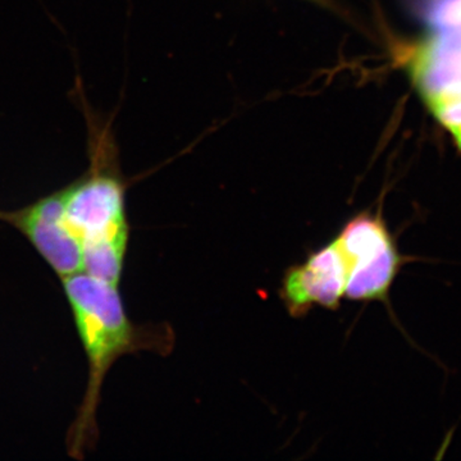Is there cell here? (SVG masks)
<instances>
[{
    "mask_svg": "<svg viewBox=\"0 0 461 461\" xmlns=\"http://www.w3.org/2000/svg\"><path fill=\"white\" fill-rule=\"evenodd\" d=\"M348 271L345 299L388 304L397 276L412 258L400 253L381 212H362L336 235Z\"/></svg>",
    "mask_w": 461,
    "mask_h": 461,
    "instance_id": "cell-4",
    "label": "cell"
},
{
    "mask_svg": "<svg viewBox=\"0 0 461 461\" xmlns=\"http://www.w3.org/2000/svg\"><path fill=\"white\" fill-rule=\"evenodd\" d=\"M63 291L87 362L83 402L67 436L69 456L83 460L98 438V414L103 387L115 362L127 354L150 350L167 354L175 335L165 326L132 323L117 285L84 272L62 278Z\"/></svg>",
    "mask_w": 461,
    "mask_h": 461,
    "instance_id": "cell-1",
    "label": "cell"
},
{
    "mask_svg": "<svg viewBox=\"0 0 461 461\" xmlns=\"http://www.w3.org/2000/svg\"><path fill=\"white\" fill-rule=\"evenodd\" d=\"M313 2L320 3V5H329L330 0H313Z\"/></svg>",
    "mask_w": 461,
    "mask_h": 461,
    "instance_id": "cell-7",
    "label": "cell"
},
{
    "mask_svg": "<svg viewBox=\"0 0 461 461\" xmlns=\"http://www.w3.org/2000/svg\"><path fill=\"white\" fill-rule=\"evenodd\" d=\"M89 168L62 189L66 218L80 242L81 272L120 286L129 248L126 184L108 126L89 120Z\"/></svg>",
    "mask_w": 461,
    "mask_h": 461,
    "instance_id": "cell-2",
    "label": "cell"
},
{
    "mask_svg": "<svg viewBox=\"0 0 461 461\" xmlns=\"http://www.w3.org/2000/svg\"><path fill=\"white\" fill-rule=\"evenodd\" d=\"M9 224L38 251L58 277L81 272V247L66 218L62 189L16 211H0Z\"/></svg>",
    "mask_w": 461,
    "mask_h": 461,
    "instance_id": "cell-5",
    "label": "cell"
},
{
    "mask_svg": "<svg viewBox=\"0 0 461 461\" xmlns=\"http://www.w3.org/2000/svg\"><path fill=\"white\" fill-rule=\"evenodd\" d=\"M348 271L335 239L309 254L303 263L285 272L280 296L294 318L305 317L313 308L338 311L345 299Z\"/></svg>",
    "mask_w": 461,
    "mask_h": 461,
    "instance_id": "cell-6",
    "label": "cell"
},
{
    "mask_svg": "<svg viewBox=\"0 0 461 461\" xmlns=\"http://www.w3.org/2000/svg\"><path fill=\"white\" fill-rule=\"evenodd\" d=\"M424 32L402 51L411 83L461 153V0H415Z\"/></svg>",
    "mask_w": 461,
    "mask_h": 461,
    "instance_id": "cell-3",
    "label": "cell"
}]
</instances>
